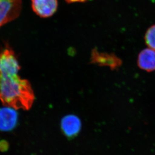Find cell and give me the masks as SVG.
I'll list each match as a JSON object with an SVG mask.
<instances>
[{"instance_id": "2", "label": "cell", "mask_w": 155, "mask_h": 155, "mask_svg": "<svg viewBox=\"0 0 155 155\" xmlns=\"http://www.w3.org/2000/svg\"><path fill=\"white\" fill-rule=\"evenodd\" d=\"M22 5V0H0V28L19 16Z\"/></svg>"}, {"instance_id": "1", "label": "cell", "mask_w": 155, "mask_h": 155, "mask_svg": "<svg viewBox=\"0 0 155 155\" xmlns=\"http://www.w3.org/2000/svg\"><path fill=\"white\" fill-rule=\"evenodd\" d=\"M21 68L15 53L10 47L0 53V100L15 110H29L35 99L31 84L18 74Z\"/></svg>"}, {"instance_id": "5", "label": "cell", "mask_w": 155, "mask_h": 155, "mask_svg": "<svg viewBox=\"0 0 155 155\" xmlns=\"http://www.w3.org/2000/svg\"><path fill=\"white\" fill-rule=\"evenodd\" d=\"M62 130L68 137L76 136L81 130V122L78 117L74 115H69L63 117L61 123Z\"/></svg>"}, {"instance_id": "8", "label": "cell", "mask_w": 155, "mask_h": 155, "mask_svg": "<svg viewBox=\"0 0 155 155\" xmlns=\"http://www.w3.org/2000/svg\"><path fill=\"white\" fill-rule=\"evenodd\" d=\"M68 3H78V2H84L88 0H65Z\"/></svg>"}, {"instance_id": "6", "label": "cell", "mask_w": 155, "mask_h": 155, "mask_svg": "<svg viewBox=\"0 0 155 155\" xmlns=\"http://www.w3.org/2000/svg\"><path fill=\"white\" fill-rule=\"evenodd\" d=\"M138 64L140 69L146 71L155 70V50L148 48L140 52L138 56Z\"/></svg>"}, {"instance_id": "4", "label": "cell", "mask_w": 155, "mask_h": 155, "mask_svg": "<svg viewBox=\"0 0 155 155\" xmlns=\"http://www.w3.org/2000/svg\"><path fill=\"white\" fill-rule=\"evenodd\" d=\"M17 114L15 109L9 107L0 109V130L8 131L15 127Z\"/></svg>"}, {"instance_id": "3", "label": "cell", "mask_w": 155, "mask_h": 155, "mask_svg": "<svg viewBox=\"0 0 155 155\" xmlns=\"http://www.w3.org/2000/svg\"><path fill=\"white\" fill-rule=\"evenodd\" d=\"M33 10L42 18L51 17L58 8L57 0H31Z\"/></svg>"}, {"instance_id": "7", "label": "cell", "mask_w": 155, "mask_h": 155, "mask_svg": "<svg viewBox=\"0 0 155 155\" xmlns=\"http://www.w3.org/2000/svg\"><path fill=\"white\" fill-rule=\"evenodd\" d=\"M145 39L148 47L155 51V25L148 29L145 34Z\"/></svg>"}]
</instances>
